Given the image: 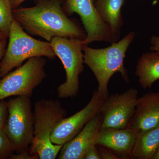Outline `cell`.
<instances>
[{
    "instance_id": "obj_25",
    "label": "cell",
    "mask_w": 159,
    "mask_h": 159,
    "mask_svg": "<svg viewBox=\"0 0 159 159\" xmlns=\"http://www.w3.org/2000/svg\"><path fill=\"white\" fill-rule=\"evenodd\" d=\"M152 159H159V148L157 151L156 153Z\"/></svg>"
},
{
    "instance_id": "obj_8",
    "label": "cell",
    "mask_w": 159,
    "mask_h": 159,
    "mask_svg": "<svg viewBox=\"0 0 159 159\" xmlns=\"http://www.w3.org/2000/svg\"><path fill=\"white\" fill-rule=\"evenodd\" d=\"M62 8L68 16L74 13L80 16L87 35L84 45L96 41L114 43L111 31L99 16L93 0H66Z\"/></svg>"
},
{
    "instance_id": "obj_9",
    "label": "cell",
    "mask_w": 159,
    "mask_h": 159,
    "mask_svg": "<svg viewBox=\"0 0 159 159\" xmlns=\"http://www.w3.org/2000/svg\"><path fill=\"white\" fill-rule=\"evenodd\" d=\"M138 91L131 88L121 94H112L105 99L100 109L101 128L129 127L138 100Z\"/></svg>"
},
{
    "instance_id": "obj_13",
    "label": "cell",
    "mask_w": 159,
    "mask_h": 159,
    "mask_svg": "<svg viewBox=\"0 0 159 159\" xmlns=\"http://www.w3.org/2000/svg\"><path fill=\"white\" fill-rule=\"evenodd\" d=\"M138 132L128 127L125 129L101 128L96 145L106 147L121 155L130 157Z\"/></svg>"
},
{
    "instance_id": "obj_4",
    "label": "cell",
    "mask_w": 159,
    "mask_h": 159,
    "mask_svg": "<svg viewBox=\"0 0 159 159\" xmlns=\"http://www.w3.org/2000/svg\"><path fill=\"white\" fill-rule=\"evenodd\" d=\"M9 38L8 46L0 64L1 78L29 58L43 57L53 60L56 57L50 42L31 37L16 20L11 24Z\"/></svg>"
},
{
    "instance_id": "obj_10",
    "label": "cell",
    "mask_w": 159,
    "mask_h": 159,
    "mask_svg": "<svg viewBox=\"0 0 159 159\" xmlns=\"http://www.w3.org/2000/svg\"><path fill=\"white\" fill-rule=\"evenodd\" d=\"M105 99L97 90L95 91L85 107L71 116L64 118L57 123L51 134L52 143L63 145L74 139L91 119L100 112Z\"/></svg>"
},
{
    "instance_id": "obj_1",
    "label": "cell",
    "mask_w": 159,
    "mask_h": 159,
    "mask_svg": "<svg viewBox=\"0 0 159 159\" xmlns=\"http://www.w3.org/2000/svg\"><path fill=\"white\" fill-rule=\"evenodd\" d=\"M63 0H37L29 8L13 9V18L30 34L51 42L55 37L84 40L86 33L62 8Z\"/></svg>"
},
{
    "instance_id": "obj_7",
    "label": "cell",
    "mask_w": 159,
    "mask_h": 159,
    "mask_svg": "<svg viewBox=\"0 0 159 159\" xmlns=\"http://www.w3.org/2000/svg\"><path fill=\"white\" fill-rule=\"evenodd\" d=\"M44 57L29 58L24 65L0 79V100L12 96L31 97L46 78Z\"/></svg>"
},
{
    "instance_id": "obj_23",
    "label": "cell",
    "mask_w": 159,
    "mask_h": 159,
    "mask_svg": "<svg viewBox=\"0 0 159 159\" xmlns=\"http://www.w3.org/2000/svg\"><path fill=\"white\" fill-rule=\"evenodd\" d=\"M6 39H0V64L6 51Z\"/></svg>"
},
{
    "instance_id": "obj_18",
    "label": "cell",
    "mask_w": 159,
    "mask_h": 159,
    "mask_svg": "<svg viewBox=\"0 0 159 159\" xmlns=\"http://www.w3.org/2000/svg\"><path fill=\"white\" fill-rule=\"evenodd\" d=\"M15 152L14 145L4 129H0V159H11Z\"/></svg>"
},
{
    "instance_id": "obj_2",
    "label": "cell",
    "mask_w": 159,
    "mask_h": 159,
    "mask_svg": "<svg viewBox=\"0 0 159 159\" xmlns=\"http://www.w3.org/2000/svg\"><path fill=\"white\" fill-rule=\"evenodd\" d=\"M135 37L134 32H129L122 39L104 48L83 46L84 64L93 73L98 82L97 91L105 99L108 97V83L114 74L119 72L125 82H129L124 60L129 47Z\"/></svg>"
},
{
    "instance_id": "obj_24",
    "label": "cell",
    "mask_w": 159,
    "mask_h": 159,
    "mask_svg": "<svg viewBox=\"0 0 159 159\" xmlns=\"http://www.w3.org/2000/svg\"><path fill=\"white\" fill-rule=\"evenodd\" d=\"M12 9H16L26 0H11ZM64 2L65 0H63Z\"/></svg>"
},
{
    "instance_id": "obj_17",
    "label": "cell",
    "mask_w": 159,
    "mask_h": 159,
    "mask_svg": "<svg viewBox=\"0 0 159 159\" xmlns=\"http://www.w3.org/2000/svg\"><path fill=\"white\" fill-rule=\"evenodd\" d=\"M12 10L11 0H0V31L6 39L14 20Z\"/></svg>"
},
{
    "instance_id": "obj_12",
    "label": "cell",
    "mask_w": 159,
    "mask_h": 159,
    "mask_svg": "<svg viewBox=\"0 0 159 159\" xmlns=\"http://www.w3.org/2000/svg\"><path fill=\"white\" fill-rule=\"evenodd\" d=\"M159 125V93L145 94L138 98L129 127L137 132L145 131Z\"/></svg>"
},
{
    "instance_id": "obj_15",
    "label": "cell",
    "mask_w": 159,
    "mask_h": 159,
    "mask_svg": "<svg viewBox=\"0 0 159 159\" xmlns=\"http://www.w3.org/2000/svg\"><path fill=\"white\" fill-rule=\"evenodd\" d=\"M136 75L142 88H151L159 79V53L154 51L142 54L137 62Z\"/></svg>"
},
{
    "instance_id": "obj_27",
    "label": "cell",
    "mask_w": 159,
    "mask_h": 159,
    "mask_svg": "<svg viewBox=\"0 0 159 159\" xmlns=\"http://www.w3.org/2000/svg\"><path fill=\"white\" fill-rule=\"evenodd\" d=\"M1 75H0V79H1Z\"/></svg>"
},
{
    "instance_id": "obj_22",
    "label": "cell",
    "mask_w": 159,
    "mask_h": 159,
    "mask_svg": "<svg viewBox=\"0 0 159 159\" xmlns=\"http://www.w3.org/2000/svg\"><path fill=\"white\" fill-rule=\"evenodd\" d=\"M150 43V50L159 53V37L152 36L151 38Z\"/></svg>"
},
{
    "instance_id": "obj_21",
    "label": "cell",
    "mask_w": 159,
    "mask_h": 159,
    "mask_svg": "<svg viewBox=\"0 0 159 159\" xmlns=\"http://www.w3.org/2000/svg\"><path fill=\"white\" fill-rule=\"evenodd\" d=\"M98 146V152L100 159H119L116 155L113 154L109 151L106 150L102 146L97 145Z\"/></svg>"
},
{
    "instance_id": "obj_19",
    "label": "cell",
    "mask_w": 159,
    "mask_h": 159,
    "mask_svg": "<svg viewBox=\"0 0 159 159\" xmlns=\"http://www.w3.org/2000/svg\"><path fill=\"white\" fill-rule=\"evenodd\" d=\"M8 116V104L4 100H0V129H4Z\"/></svg>"
},
{
    "instance_id": "obj_26",
    "label": "cell",
    "mask_w": 159,
    "mask_h": 159,
    "mask_svg": "<svg viewBox=\"0 0 159 159\" xmlns=\"http://www.w3.org/2000/svg\"><path fill=\"white\" fill-rule=\"evenodd\" d=\"M6 39L4 35H3L2 33L0 31V39Z\"/></svg>"
},
{
    "instance_id": "obj_11",
    "label": "cell",
    "mask_w": 159,
    "mask_h": 159,
    "mask_svg": "<svg viewBox=\"0 0 159 159\" xmlns=\"http://www.w3.org/2000/svg\"><path fill=\"white\" fill-rule=\"evenodd\" d=\"M102 122V116L99 112L86 124L76 137L62 145L58 159H83L89 148L96 145Z\"/></svg>"
},
{
    "instance_id": "obj_20",
    "label": "cell",
    "mask_w": 159,
    "mask_h": 159,
    "mask_svg": "<svg viewBox=\"0 0 159 159\" xmlns=\"http://www.w3.org/2000/svg\"><path fill=\"white\" fill-rule=\"evenodd\" d=\"M83 159H100L97 145H92L89 148L86 152Z\"/></svg>"
},
{
    "instance_id": "obj_3",
    "label": "cell",
    "mask_w": 159,
    "mask_h": 159,
    "mask_svg": "<svg viewBox=\"0 0 159 159\" xmlns=\"http://www.w3.org/2000/svg\"><path fill=\"white\" fill-rule=\"evenodd\" d=\"M34 139L29 148V155L40 159H54L59 154L62 145L53 144L51 140L56 125L66 116L67 111L59 100L42 99L35 102Z\"/></svg>"
},
{
    "instance_id": "obj_6",
    "label": "cell",
    "mask_w": 159,
    "mask_h": 159,
    "mask_svg": "<svg viewBox=\"0 0 159 159\" xmlns=\"http://www.w3.org/2000/svg\"><path fill=\"white\" fill-rule=\"evenodd\" d=\"M50 43L63 65L66 77L65 82L57 87V96L64 99L76 97L79 90V76L84 69L83 40L55 37Z\"/></svg>"
},
{
    "instance_id": "obj_14",
    "label": "cell",
    "mask_w": 159,
    "mask_h": 159,
    "mask_svg": "<svg viewBox=\"0 0 159 159\" xmlns=\"http://www.w3.org/2000/svg\"><path fill=\"white\" fill-rule=\"evenodd\" d=\"M125 0H96V9L102 20L110 29L114 43L119 40L123 25L121 9Z\"/></svg>"
},
{
    "instance_id": "obj_5",
    "label": "cell",
    "mask_w": 159,
    "mask_h": 159,
    "mask_svg": "<svg viewBox=\"0 0 159 159\" xmlns=\"http://www.w3.org/2000/svg\"><path fill=\"white\" fill-rule=\"evenodd\" d=\"M7 104L8 116L4 130L18 153L15 158L31 157L28 151L34 139V116L30 97L17 96Z\"/></svg>"
},
{
    "instance_id": "obj_16",
    "label": "cell",
    "mask_w": 159,
    "mask_h": 159,
    "mask_svg": "<svg viewBox=\"0 0 159 159\" xmlns=\"http://www.w3.org/2000/svg\"><path fill=\"white\" fill-rule=\"evenodd\" d=\"M159 148V125L138 133L130 157L137 159H152Z\"/></svg>"
}]
</instances>
